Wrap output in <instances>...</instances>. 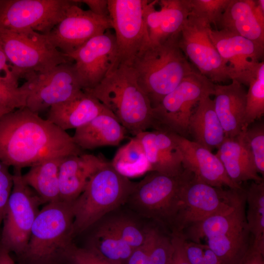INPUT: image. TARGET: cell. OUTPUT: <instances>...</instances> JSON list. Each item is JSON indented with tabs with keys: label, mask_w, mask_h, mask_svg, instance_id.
Here are the masks:
<instances>
[{
	"label": "cell",
	"mask_w": 264,
	"mask_h": 264,
	"mask_svg": "<svg viewBox=\"0 0 264 264\" xmlns=\"http://www.w3.org/2000/svg\"><path fill=\"white\" fill-rule=\"evenodd\" d=\"M189 133L194 141L210 151L218 149L225 138L210 96L203 98L194 109L189 121Z\"/></svg>",
	"instance_id": "4316f807"
},
{
	"label": "cell",
	"mask_w": 264,
	"mask_h": 264,
	"mask_svg": "<svg viewBox=\"0 0 264 264\" xmlns=\"http://www.w3.org/2000/svg\"><path fill=\"white\" fill-rule=\"evenodd\" d=\"M264 253L252 243L246 252L236 264H264Z\"/></svg>",
	"instance_id": "ee69618b"
},
{
	"label": "cell",
	"mask_w": 264,
	"mask_h": 264,
	"mask_svg": "<svg viewBox=\"0 0 264 264\" xmlns=\"http://www.w3.org/2000/svg\"><path fill=\"white\" fill-rule=\"evenodd\" d=\"M214 109L225 137L236 136L242 130L245 116L246 92L242 85L232 80L229 85L214 86Z\"/></svg>",
	"instance_id": "603a6c76"
},
{
	"label": "cell",
	"mask_w": 264,
	"mask_h": 264,
	"mask_svg": "<svg viewBox=\"0 0 264 264\" xmlns=\"http://www.w3.org/2000/svg\"><path fill=\"white\" fill-rule=\"evenodd\" d=\"M78 1L86 4L89 10L94 14L109 18L108 0H83Z\"/></svg>",
	"instance_id": "f6af8a7d"
},
{
	"label": "cell",
	"mask_w": 264,
	"mask_h": 264,
	"mask_svg": "<svg viewBox=\"0 0 264 264\" xmlns=\"http://www.w3.org/2000/svg\"><path fill=\"white\" fill-rule=\"evenodd\" d=\"M74 216L72 202H48L33 224L23 255L30 264H54L64 259L71 246Z\"/></svg>",
	"instance_id": "5b68a950"
},
{
	"label": "cell",
	"mask_w": 264,
	"mask_h": 264,
	"mask_svg": "<svg viewBox=\"0 0 264 264\" xmlns=\"http://www.w3.org/2000/svg\"><path fill=\"white\" fill-rule=\"evenodd\" d=\"M158 3L163 15L156 44L179 33L191 12L189 0H161Z\"/></svg>",
	"instance_id": "d6a6232c"
},
{
	"label": "cell",
	"mask_w": 264,
	"mask_h": 264,
	"mask_svg": "<svg viewBox=\"0 0 264 264\" xmlns=\"http://www.w3.org/2000/svg\"><path fill=\"white\" fill-rule=\"evenodd\" d=\"M66 55L73 61L82 89H92L105 78L115 62L117 50L114 34L108 30Z\"/></svg>",
	"instance_id": "e0dca14e"
},
{
	"label": "cell",
	"mask_w": 264,
	"mask_h": 264,
	"mask_svg": "<svg viewBox=\"0 0 264 264\" xmlns=\"http://www.w3.org/2000/svg\"><path fill=\"white\" fill-rule=\"evenodd\" d=\"M257 172L264 175V126L262 123L244 129Z\"/></svg>",
	"instance_id": "d590c367"
},
{
	"label": "cell",
	"mask_w": 264,
	"mask_h": 264,
	"mask_svg": "<svg viewBox=\"0 0 264 264\" xmlns=\"http://www.w3.org/2000/svg\"><path fill=\"white\" fill-rule=\"evenodd\" d=\"M9 252L2 246L0 247V264H16L9 254Z\"/></svg>",
	"instance_id": "c3c4849f"
},
{
	"label": "cell",
	"mask_w": 264,
	"mask_h": 264,
	"mask_svg": "<svg viewBox=\"0 0 264 264\" xmlns=\"http://www.w3.org/2000/svg\"><path fill=\"white\" fill-rule=\"evenodd\" d=\"M242 85L249 87L242 130L246 129L264 113V62L257 63L244 76Z\"/></svg>",
	"instance_id": "4dcf8cb0"
},
{
	"label": "cell",
	"mask_w": 264,
	"mask_h": 264,
	"mask_svg": "<svg viewBox=\"0 0 264 264\" xmlns=\"http://www.w3.org/2000/svg\"><path fill=\"white\" fill-rule=\"evenodd\" d=\"M211 24L190 12L180 32L179 45L200 73L213 83L232 79L231 70L221 58L209 34Z\"/></svg>",
	"instance_id": "4fadbf2b"
},
{
	"label": "cell",
	"mask_w": 264,
	"mask_h": 264,
	"mask_svg": "<svg viewBox=\"0 0 264 264\" xmlns=\"http://www.w3.org/2000/svg\"><path fill=\"white\" fill-rule=\"evenodd\" d=\"M105 225L133 249L141 245L145 240L147 228L141 229L128 219H115Z\"/></svg>",
	"instance_id": "e575fe53"
},
{
	"label": "cell",
	"mask_w": 264,
	"mask_h": 264,
	"mask_svg": "<svg viewBox=\"0 0 264 264\" xmlns=\"http://www.w3.org/2000/svg\"><path fill=\"white\" fill-rule=\"evenodd\" d=\"M8 60L0 43V71H2L4 74L12 73L10 65L8 64Z\"/></svg>",
	"instance_id": "7dc6e473"
},
{
	"label": "cell",
	"mask_w": 264,
	"mask_h": 264,
	"mask_svg": "<svg viewBox=\"0 0 264 264\" xmlns=\"http://www.w3.org/2000/svg\"><path fill=\"white\" fill-rule=\"evenodd\" d=\"M25 79L29 87L26 107L38 114L82 90L73 62L60 64L44 73L32 74Z\"/></svg>",
	"instance_id": "9a60e30c"
},
{
	"label": "cell",
	"mask_w": 264,
	"mask_h": 264,
	"mask_svg": "<svg viewBox=\"0 0 264 264\" xmlns=\"http://www.w3.org/2000/svg\"><path fill=\"white\" fill-rule=\"evenodd\" d=\"M240 190L213 187L197 180L184 170L180 203L173 231L181 233L190 225L228 209Z\"/></svg>",
	"instance_id": "8fae6325"
},
{
	"label": "cell",
	"mask_w": 264,
	"mask_h": 264,
	"mask_svg": "<svg viewBox=\"0 0 264 264\" xmlns=\"http://www.w3.org/2000/svg\"><path fill=\"white\" fill-rule=\"evenodd\" d=\"M13 73L0 76V118L12 111L26 107L29 94V83L21 86Z\"/></svg>",
	"instance_id": "836d02e7"
},
{
	"label": "cell",
	"mask_w": 264,
	"mask_h": 264,
	"mask_svg": "<svg viewBox=\"0 0 264 264\" xmlns=\"http://www.w3.org/2000/svg\"><path fill=\"white\" fill-rule=\"evenodd\" d=\"M218 23L221 29L264 45V0H230Z\"/></svg>",
	"instance_id": "ffe728a7"
},
{
	"label": "cell",
	"mask_w": 264,
	"mask_h": 264,
	"mask_svg": "<svg viewBox=\"0 0 264 264\" xmlns=\"http://www.w3.org/2000/svg\"><path fill=\"white\" fill-rule=\"evenodd\" d=\"M126 130L107 109L89 122L75 129L72 137L83 151L118 146L126 138Z\"/></svg>",
	"instance_id": "484cf974"
},
{
	"label": "cell",
	"mask_w": 264,
	"mask_h": 264,
	"mask_svg": "<svg viewBox=\"0 0 264 264\" xmlns=\"http://www.w3.org/2000/svg\"><path fill=\"white\" fill-rule=\"evenodd\" d=\"M225 172L234 183L241 185L248 180L261 182L253 157L244 136V130L234 137H225L216 154Z\"/></svg>",
	"instance_id": "d4e9b609"
},
{
	"label": "cell",
	"mask_w": 264,
	"mask_h": 264,
	"mask_svg": "<svg viewBox=\"0 0 264 264\" xmlns=\"http://www.w3.org/2000/svg\"><path fill=\"white\" fill-rule=\"evenodd\" d=\"M21 169L14 168L13 184L3 218L2 246L23 254L31 228L44 201L23 180Z\"/></svg>",
	"instance_id": "30bf717a"
},
{
	"label": "cell",
	"mask_w": 264,
	"mask_h": 264,
	"mask_svg": "<svg viewBox=\"0 0 264 264\" xmlns=\"http://www.w3.org/2000/svg\"><path fill=\"white\" fill-rule=\"evenodd\" d=\"M83 90L97 98L134 136L153 128V108L130 65H114L97 86Z\"/></svg>",
	"instance_id": "3957f363"
},
{
	"label": "cell",
	"mask_w": 264,
	"mask_h": 264,
	"mask_svg": "<svg viewBox=\"0 0 264 264\" xmlns=\"http://www.w3.org/2000/svg\"><path fill=\"white\" fill-rule=\"evenodd\" d=\"M214 86L200 73H190L153 108V128L186 138L194 108L203 98L214 94Z\"/></svg>",
	"instance_id": "ba28073f"
},
{
	"label": "cell",
	"mask_w": 264,
	"mask_h": 264,
	"mask_svg": "<svg viewBox=\"0 0 264 264\" xmlns=\"http://www.w3.org/2000/svg\"><path fill=\"white\" fill-rule=\"evenodd\" d=\"M230 0H189L191 12L210 24L219 23Z\"/></svg>",
	"instance_id": "8d00e7d4"
},
{
	"label": "cell",
	"mask_w": 264,
	"mask_h": 264,
	"mask_svg": "<svg viewBox=\"0 0 264 264\" xmlns=\"http://www.w3.org/2000/svg\"><path fill=\"white\" fill-rule=\"evenodd\" d=\"M106 109L97 98L82 89L72 98L49 108L46 119L66 131L84 126Z\"/></svg>",
	"instance_id": "cb8c5ba5"
},
{
	"label": "cell",
	"mask_w": 264,
	"mask_h": 264,
	"mask_svg": "<svg viewBox=\"0 0 264 264\" xmlns=\"http://www.w3.org/2000/svg\"><path fill=\"white\" fill-rule=\"evenodd\" d=\"M146 0H108L109 18L116 44L114 65H130L142 48L150 44L144 15Z\"/></svg>",
	"instance_id": "5bb4252c"
},
{
	"label": "cell",
	"mask_w": 264,
	"mask_h": 264,
	"mask_svg": "<svg viewBox=\"0 0 264 264\" xmlns=\"http://www.w3.org/2000/svg\"><path fill=\"white\" fill-rule=\"evenodd\" d=\"M245 207V191L242 189L231 207L190 225L181 233L186 240L197 243L206 238L208 247L225 264H236L252 242Z\"/></svg>",
	"instance_id": "277c9868"
},
{
	"label": "cell",
	"mask_w": 264,
	"mask_h": 264,
	"mask_svg": "<svg viewBox=\"0 0 264 264\" xmlns=\"http://www.w3.org/2000/svg\"><path fill=\"white\" fill-rule=\"evenodd\" d=\"M64 157H55L44 160L30 167L22 175L24 181L40 197L44 202L60 199L59 171Z\"/></svg>",
	"instance_id": "83f0119b"
},
{
	"label": "cell",
	"mask_w": 264,
	"mask_h": 264,
	"mask_svg": "<svg viewBox=\"0 0 264 264\" xmlns=\"http://www.w3.org/2000/svg\"><path fill=\"white\" fill-rule=\"evenodd\" d=\"M246 219L252 244L264 253V182L253 181L245 191Z\"/></svg>",
	"instance_id": "f546056e"
},
{
	"label": "cell",
	"mask_w": 264,
	"mask_h": 264,
	"mask_svg": "<svg viewBox=\"0 0 264 264\" xmlns=\"http://www.w3.org/2000/svg\"><path fill=\"white\" fill-rule=\"evenodd\" d=\"M73 1L60 22L45 34L51 43L66 55L92 38L112 29L109 18L84 10L78 0Z\"/></svg>",
	"instance_id": "2e32d148"
},
{
	"label": "cell",
	"mask_w": 264,
	"mask_h": 264,
	"mask_svg": "<svg viewBox=\"0 0 264 264\" xmlns=\"http://www.w3.org/2000/svg\"><path fill=\"white\" fill-rule=\"evenodd\" d=\"M171 238L174 251L170 264H190L185 255L184 247L185 239L182 234L173 231Z\"/></svg>",
	"instance_id": "b9f144b4"
},
{
	"label": "cell",
	"mask_w": 264,
	"mask_h": 264,
	"mask_svg": "<svg viewBox=\"0 0 264 264\" xmlns=\"http://www.w3.org/2000/svg\"><path fill=\"white\" fill-rule=\"evenodd\" d=\"M214 45L228 64L232 80L241 83L243 76L263 57L264 45L224 29L209 30Z\"/></svg>",
	"instance_id": "d6986e66"
},
{
	"label": "cell",
	"mask_w": 264,
	"mask_h": 264,
	"mask_svg": "<svg viewBox=\"0 0 264 264\" xmlns=\"http://www.w3.org/2000/svg\"><path fill=\"white\" fill-rule=\"evenodd\" d=\"M110 163L117 172L128 178L151 172L144 149L135 136L118 149Z\"/></svg>",
	"instance_id": "f1b7e54d"
},
{
	"label": "cell",
	"mask_w": 264,
	"mask_h": 264,
	"mask_svg": "<svg viewBox=\"0 0 264 264\" xmlns=\"http://www.w3.org/2000/svg\"><path fill=\"white\" fill-rule=\"evenodd\" d=\"M158 232L155 228H147L144 242L133 249L127 264H148L150 251Z\"/></svg>",
	"instance_id": "ab89813d"
},
{
	"label": "cell",
	"mask_w": 264,
	"mask_h": 264,
	"mask_svg": "<svg viewBox=\"0 0 264 264\" xmlns=\"http://www.w3.org/2000/svg\"><path fill=\"white\" fill-rule=\"evenodd\" d=\"M9 167L0 161V227L13 184V175Z\"/></svg>",
	"instance_id": "f35d334b"
},
{
	"label": "cell",
	"mask_w": 264,
	"mask_h": 264,
	"mask_svg": "<svg viewBox=\"0 0 264 264\" xmlns=\"http://www.w3.org/2000/svg\"><path fill=\"white\" fill-rule=\"evenodd\" d=\"M200 264H225L206 244H205L204 254Z\"/></svg>",
	"instance_id": "bcb514c9"
},
{
	"label": "cell",
	"mask_w": 264,
	"mask_h": 264,
	"mask_svg": "<svg viewBox=\"0 0 264 264\" xmlns=\"http://www.w3.org/2000/svg\"><path fill=\"white\" fill-rule=\"evenodd\" d=\"M134 184L108 162L92 176L83 192L72 202L73 234L86 230L127 202Z\"/></svg>",
	"instance_id": "8992f818"
},
{
	"label": "cell",
	"mask_w": 264,
	"mask_h": 264,
	"mask_svg": "<svg viewBox=\"0 0 264 264\" xmlns=\"http://www.w3.org/2000/svg\"><path fill=\"white\" fill-rule=\"evenodd\" d=\"M73 0H0V30L48 33Z\"/></svg>",
	"instance_id": "7c38bea8"
},
{
	"label": "cell",
	"mask_w": 264,
	"mask_h": 264,
	"mask_svg": "<svg viewBox=\"0 0 264 264\" xmlns=\"http://www.w3.org/2000/svg\"><path fill=\"white\" fill-rule=\"evenodd\" d=\"M83 153L72 137L27 107L0 118V161L13 168Z\"/></svg>",
	"instance_id": "6da1fadb"
},
{
	"label": "cell",
	"mask_w": 264,
	"mask_h": 264,
	"mask_svg": "<svg viewBox=\"0 0 264 264\" xmlns=\"http://www.w3.org/2000/svg\"><path fill=\"white\" fill-rule=\"evenodd\" d=\"M184 247L190 264H200L204 254L205 244L185 239Z\"/></svg>",
	"instance_id": "7bdbcfd3"
},
{
	"label": "cell",
	"mask_w": 264,
	"mask_h": 264,
	"mask_svg": "<svg viewBox=\"0 0 264 264\" xmlns=\"http://www.w3.org/2000/svg\"><path fill=\"white\" fill-rule=\"evenodd\" d=\"M169 132L180 152L183 169L190 172L195 179L217 188L242 189L230 179L220 160L211 151L194 141Z\"/></svg>",
	"instance_id": "ac0fdd59"
},
{
	"label": "cell",
	"mask_w": 264,
	"mask_h": 264,
	"mask_svg": "<svg viewBox=\"0 0 264 264\" xmlns=\"http://www.w3.org/2000/svg\"><path fill=\"white\" fill-rule=\"evenodd\" d=\"M180 32L144 46L130 65L152 108L194 71L179 47Z\"/></svg>",
	"instance_id": "7a4b0ae2"
},
{
	"label": "cell",
	"mask_w": 264,
	"mask_h": 264,
	"mask_svg": "<svg viewBox=\"0 0 264 264\" xmlns=\"http://www.w3.org/2000/svg\"><path fill=\"white\" fill-rule=\"evenodd\" d=\"M108 162L102 155L84 153L65 157L59 171L60 200L72 202L92 176Z\"/></svg>",
	"instance_id": "44dd1931"
},
{
	"label": "cell",
	"mask_w": 264,
	"mask_h": 264,
	"mask_svg": "<svg viewBox=\"0 0 264 264\" xmlns=\"http://www.w3.org/2000/svg\"><path fill=\"white\" fill-rule=\"evenodd\" d=\"M64 259L72 264H110L89 249L79 248L72 245L66 252Z\"/></svg>",
	"instance_id": "60d3db41"
},
{
	"label": "cell",
	"mask_w": 264,
	"mask_h": 264,
	"mask_svg": "<svg viewBox=\"0 0 264 264\" xmlns=\"http://www.w3.org/2000/svg\"><path fill=\"white\" fill-rule=\"evenodd\" d=\"M0 43L12 72L19 79L44 73L60 64L73 62L45 34L34 31L0 30Z\"/></svg>",
	"instance_id": "52a82bcc"
},
{
	"label": "cell",
	"mask_w": 264,
	"mask_h": 264,
	"mask_svg": "<svg viewBox=\"0 0 264 264\" xmlns=\"http://www.w3.org/2000/svg\"><path fill=\"white\" fill-rule=\"evenodd\" d=\"M135 136L142 145L151 172L172 176L182 174L184 169L181 155L169 132L158 130L146 131Z\"/></svg>",
	"instance_id": "7402d4cb"
},
{
	"label": "cell",
	"mask_w": 264,
	"mask_h": 264,
	"mask_svg": "<svg viewBox=\"0 0 264 264\" xmlns=\"http://www.w3.org/2000/svg\"><path fill=\"white\" fill-rule=\"evenodd\" d=\"M184 176H172L150 172L135 184L127 202L143 216L172 225L178 212L180 192Z\"/></svg>",
	"instance_id": "9c48e42d"
},
{
	"label": "cell",
	"mask_w": 264,
	"mask_h": 264,
	"mask_svg": "<svg viewBox=\"0 0 264 264\" xmlns=\"http://www.w3.org/2000/svg\"><path fill=\"white\" fill-rule=\"evenodd\" d=\"M89 249L110 264H127L133 250L105 224L96 233Z\"/></svg>",
	"instance_id": "1f68e13d"
},
{
	"label": "cell",
	"mask_w": 264,
	"mask_h": 264,
	"mask_svg": "<svg viewBox=\"0 0 264 264\" xmlns=\"http://www.w3.org/2000/svg\"><path fill=\"white\" fill-rule=\"evenodd\" d=\"M174 251L171 238L158 231L150 251L148 264H170Z\"/></svg>",
	"instance_id": "74e56055"
}]
</instances>
